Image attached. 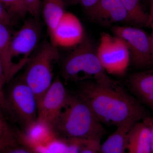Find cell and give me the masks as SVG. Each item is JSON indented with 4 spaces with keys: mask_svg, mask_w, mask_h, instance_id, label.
Here are the masks:
<instances>
[{
    "mask_svg": "<svg viewBox=\"0 0 153 153\" xmlns=\"http://www.w3.org/2000/svg\"><path fill=\"white\" fill-rule=\"evenodd\" d=\"M78 95L102 124L117 127L136 123L148 117L140 102L118 85L111 87L95 81L85 82Z\"/></svg>",
    "mask_w": 153,
    "mask_h": 153,
    "instance_id": "1",
    "label": "cell"
},
{
    "mask_svg": "<svg viewBox=\"0 0 153 153\" xmlns=\"http://www.w3.org/2000/svg\"><path fill=\"white\" fill-rule=\"evenodd\" d=\"M68 140L101 141L106 131L90 108L78 95H71L51 129Z\"/></svg>",
    "mask_w": 153,
    "mask_h": 153,
    "instance_id": "2",
    "label": "cell"
},
{
    "mask_svg": "<svg viewBox=\"0 0 153 153\" xmlns=\"http://www.w3.org/2000/svg\"><path fill=\"white\" fill-rule=\"evenodd\" d=\"M61 73L66 81L92 79L105 86L117 85L105 70L99 59L97 48L87 38L66 57Z\"/></svg>",
    "mask_w": 153,
    "mask_h": 153,
    "instance_id": "3",
    "label": "cell"
},
{
    "mask_svg": "<svg viewBox=\"0 0 153 153\" xmlns=\"http://www.w3.org/2000/svg\"><path fill=\"white\" fill-rule=\"evenodd\" d=\"M30 57L22 79L32 89L38 102L52 85L53 65L59 60L57 48L50 42L43 43Z\"/></svg>",
    "mask_w": 153,
    "mask_h": 153,
    "instance_id": "4",
    "label": "cell"
},
{
    "mask_svg": "<svg viewBox=\"0 0 153 153\" xmlns=\"http://www.w3.org/2000/svg\"><path fill=\"white\" fill-rule=\"evenodd\" d=\"M1 105L16 117L26 129L37 123L38 104L35 93L21 78L14 82L7 94L1 90Z\"/></svg>",
    "mask_w": 153,
    "mask_h": 153,
    "instance_id": "5",
    "label": "cell"
},
{
    "mask_svg": "<svg viewBox=\"0 0 153 153\" xmlns=\"http://www.w3.org/2000/svg\"><path fill=\"white\" fill-rule=\"evenodd\" d=\"M97 52L108 74L122 76L126 73L131 63L130 54L121 38L108 33H102Z\"/></svg>",
    "mask_w": 153,
    "mask_h": 153,
    "instance_id": "6",
    "label": "cell"
},
{
    "mask_svg": "<svg viewBox=\"0 0 153 153\" xmlns=\"http://www.w3.org/2000/svg\"><path fill=\"white\" fill-rule=\"evenodd\" d=\"M113 35L121 38L128 47L131 63L137 68L151 65L153 50L150 36L140 28L116 25L112 28Z\"/></svg>",
    "mask_w": 153,
    "mask_h": 153,
    "instance_id": "7",
    "label": "cell"
},
{
    "mask_svg": "<svg viewBox=\"0 0 153 153\" xmlns=\"http://www.w3.org/2000/svg\"><path fill=\"white\" fill-rule=\"evenodd\" d=\"M69 94L58 77L38 102L37 123L51 129L68 100Z\"/></svg>",
    "mask_w": 153,
    "mask_h": 153,
    "instance_id": "8",
    "label": "cell"
},
{
    "mask_svg": "<svg viewBox=\"0 0 153 153\" xmlns=\"http://www.w3.org/2000/svg\"><path fill=\"white\" fill-rule=\"evenodd\" d=\"M50 43L57 48H75L86 39L81 21L74 14L66 12L62 19L49 34Z\"/></svg>",
    "mask_w": 153,
    "mask_h": 153,
    "instance_id": "9",
    "label": "cell"
},
{
    "mask_svg": "<svg viewBox=\"0 0 153 153\" xmlns=\"http://www.w3.org/2000/svg\"><path fill=\"white\" fill-rule=\"evenodd\" d=\"M39 22L33 18L28 19L12 36L10 49L13 58L20 56L23 58H29L36 50L41 34Z\"/></svg>",
    "mask_w": 153,
    "mask_h": 153,
    "instance_id": "10",
    "label": "cell"
},
{
    "mask_svg": "<svg viewBox=\"0 0 153 153\" xmlns=\"http://www.w3.org/2000/svg\"><path fill=\"white\" fill-rule=\"evenodd\" d=\"M12 34L10 27L0 25V78L6 83L10 82L16 74L27 64L29 58H22L15 63L10 49Z\"/></svg>",
    "mask_w": 153,
    "mask_h": 153,
    "instance_id": "11",
    "label": "cell"
},
{
    "mask_svg": "<svg viewBox=\"0 0 153 153\" xmlns=\"http://www.w3.org/2000/svg\"><path fill=\"white\" fill-rule=\"evenodd\" d=\"M87 12L91 20L104 25L129 22L127 12L120 0H100Z\"/></svg>",
    "mask_w": 153,
    "mask_h": 153,
    "instance_id": "12",
    "label": "cell"
},
{
    "mask_svg": "<svg viewBox=\"0 0 153 153\" xmlns=\"http://www.w3.org/2000/svg\"><path fill=\"white\" fill-rule=\"evenodd\" d=\"M126 153H152L151 128L147 117L130 130Z\"/></svg>",
    "mask_w": 153,
    "mask_h": 153,
    "instance_id": "13",
    "label": "cell"
},
{
    "mask_svg": "<svg viewBox=\"0 0 153 153\" xmlns=\"http://www.w3.org/2000/svg\"><path fill=\"white\" fill-rule=\"evenodd\" d=\"M128 83L134 95L153 111V71L134 73Z\"/></svg>",
    "mask_w": 153,
    "mask_h": 153,
    "instance_id": "14",
    "label": "cell"
},
{
    "mask_svg": "<svg viewBox=\"0 0 153 153\" xmlns=\"http://www.w3.org/2000/svg\"><path fill=\"white\" fill-rule=\"evenodd\" d=\"M136 123H128L116 127V129L101 143V153H126L128 135Z\"/></svg>",
    "mask_w": 153,
    "mask_h": 153,
    "instance_id": "15",
    "label": "cell"
},
{
    "mask_svg": "<svg viewBox=\"0 0 153 153\" xmlns=\"http://www.w3.org/2000/svg\"><path fill=\"white\" fill-rule=\"evenodd\" d=\"M66 12L63 0H44L42 15L49 34L57 27Z\"/></svg>",
    "mask_w": 153,
    "mask_h": 153,
    "instance_id": "16",
    "label": "cell"
},
{
    "mask_svg": "<svg viewBox=\"0 0 153 153\" xmlns=\"http://www.w3.org/2000/svg\"><path fill=\"white\" fill-rule=\"evenodd\" d=\"M128 15L129 22L137 26H147L149 14L146 13L142 7L141 0H120Z\"/></svg>",
    "mask_w": 153,
    "mask_h": 153,
    "instance_id": "17",
    "label": "cell"
},
{
    "mask_svg": "<svg viewBox=\"0 0 153 153\" xmlns=\"http://www.w3.org/2000/svg\"><path fill=\"white\" fill-rule=\"evenodd\" d=\"M0 5L4 8L16 21L24 19L28 13L25 0H0Z\"/></svg>",
    "mask_w": 153,
    "mask_h": 153,
    "instance_id": "18",
    "label": "cell"
},
{
    "mask_svg": "<svg viewBox=\"0 0 153 153\" xmlns=\"http://www.w3.org/2000/svg\"><path fill=\"white\" fill-rule=\"evenodd\" d=\"M1 153H38L21 139L10 144L0 149Z\"/></svg>",
    "mask_w": 153,
    "mask_h": 153,
    "instance_id": "19",
    "label": "cell"
},
{
    "mask_svg": "<svg viewBox=\"0 0 153 153\" xmlns=\"http://www.w3.org/2000/svg\"><path fill=\"white\" fill-rule=\"evenodd\" d=\"M28 13L33 19L40 22V17L42 11L41 0H25Z\"/></svg>",
    "mask_w": 153,
    "mask_h": 153,
    "instance_id": "20",
    "label": "cell"
},
{
    "mask_svg": "<svg viewBox=\"0 0 153 153\" xmlns=\"http://www.w3.org/2000/svg\"><path fill=\"white\" fill-rule=\"evenodd\" d=\"M101 141L86 140L82 145L79 153H101Z\"/></svg>",
    "mask_w": 153,
    "mask_h": 153,
    "instance_id": "21",
    "label": "cell"
},
{
    "mask_svg": "<svg viewBox=\"0 0 153 153\" xmlns=\"http://www.w3.org/2000/svg\"><path fill=\"white\" fill-rule=\"evenodd\" d=\"M15 22V19L9 12L0 5V25L10 27L14 25Z\"/></svg>",
    "mask_w": 153,
    "mask_h": 153,
    "instance_id": "22",
    "label": "cell"
},
{
    "mask_svg": "<svg viewBox=\"0 0 153 153\" xmlns=\"http://www.w3.org/2000/svg\"><path fill=\"white\" fill-rule=\"evenodd\" d=\"M100 0H79L80 4L88 11L98 2Z\"/></svg>",
    "mask_w": 153,
    "mask_h": 153,
    "instance_id": "23",
    "label": "cell"
},
{
    "mask_svg": "<svg viewBox=\"0 0 153 153\" xmlns=\"http://www.w3.org/2000/svg\"><path fill=\"white\" fill-rule=\"evenodd\" d=\"M149 16L148 27L151 26L153 24V0H151L150 8L149 13Z\"/></svg>",
    "mask_w": 153,
    "mask_h": 153,
    "instance_id": "24",
    "label": "cell"
},
{
    "mask_svg": "<svg viewBox=\"0 0 153 153\" xmlns=\"http://www.w3.org/2000/svg\"><path fill=\"white\" fill-rule=\"evenodd\" d=\"M147 120L150 126L152 136V153H153V117L148 116Z\"/></svg>",
    "mask_w": 153,
    "mask_h": 153,
    "instance_id": "25",
    "label": "cell"
},
{
    "mask_svg": "<svg viewBox=\"0 0 153 153\" xmlns=\"http://www.w3.org/2000/svg\"><path fill=\"white\" fill-rule=\"evenodd\" d=\"M151 26L152 27V32L151 35H150V36L151 44H152V48L153 52V24L151 25Z\"/></svg>",
    "mask_w": 153,
    "mask_h": 153,
    "instance_id": "26",
    "label": "cell"
},
{
    "mask_svg": "<svg viewBox=\"0 0 153 153\" xmlns=\"http://www.w3.org/2000/svg\"><path fill=\"white\" fill-rule=\"evenodd\" d=\"M151 65H153V52L152 54V59H151Z\"/></svg>",
    "mask_w": 153,
    "mask_h": 153,
    "instance_id": "27",
    "label": "cell"
}]
</instances>
